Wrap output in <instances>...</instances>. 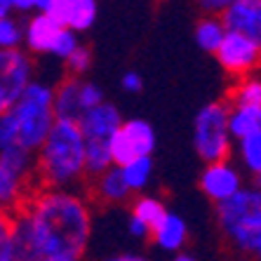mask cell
Returning a JSON list of instances; mask_svg holds the SVG:
<instances>
[{
  "label": "cell",
  "mask_w": 261,
  "mask_h": 261,
  "mask_svg": "<svg viewBox=\"0 0 261 261\" xmlns=\"http://www.w3.org/2000/svg\"><path fill=\"white\" fill-rule=\"evenodd\" d=\"M127 233L134 238V240H146V238H151V226H146L144 221H139L137 217H129L127 219Z\"/></svg>",
  "instance_id": "f546056e"
},
{
  "label": "cell",
  "mask_w": 261,
  "mask_h": 261,
  "mask_svg": "<svg viewBox=\"0 0 261 261\" xmlns=\"http://www.w3.org/2000/svg\"><path fill=\"white\" fill-rule=\"evenodd\" d=\"M10 219L21 261L83 256L92 238V205L80 189H40Z\"/></svg>",
  "instance_id": "6da1fadb"
},
{
  "label": "cell",
  "mask_w": 261,
  "mask_h": 261,
  "mask_svg": "<svg viewBox=\"0 0 261 261\" xmlns=\"http://www.w3.org/2000/svg\"><path fill=\"white\" fill-rule=\"evenodd\" d=\"M122 116L118 106H113L111 101H103L101 106L87 111L85 116L78 120L80 129L85 134V141H109L116 137V132L122 127Z\"/></svg>",
  "instance_id": "5bb4252c"
},
{
  "label": "cell",
  "mask_w": 261,
  "mask_h": 261,
  "mask_svg": "<svg viewBox=\"0 0 261 261\" xmlns=\"http://www.w3.org/2000/svg\"><path fill=\"white\" fill-rule=\"evenodd\" d=\"M106 101L103 90L87 78H75V75H66V78L57 83V94H55V111L59 120H73L78 122L87 111L97 109Z\"/></svg>",
  "instance_id": "ba28073f"
},
{
  "label": "cell",
  "mask_w": 261,
  "mask_h": 261,
  "mask_svg": "<svg viewBox=\"0 0 261 261\" xmlns=\"http://www.w3.org/2000/svg\"><path fill=\"white\" fill-rule=\"evenodd\" d=\"M55 94L57 85L38 78L12 109L3 111L14 125L17 144L24 146L26 151L38 153L47 141L49 132L55 129L59 120L55 111Z\"/></svg>",
  "instance_id": "277c9868"
},
{
  "label": "cell",
  "mask_w": 261,
  "mask_h": 261,
  "mask_svg": "<svg viewBox=\"0 0 261 261\" xmlns=\"http://www.w3.org/2000/svg\"><path fill=\"white\" fill-rule=\"evenodd\" d=\"M24 24L17 17L0 19V49H21L24 47Z\"/></svg>",
  "instance_id": "cb8c5ba5"
},
{
  "label": "cell",
  "mask_w": 261,
  "mask_h": 261,
  "mask_svg": "<svg viewBox=\"0 0 261 261\" xmlns=\"http://www.w3.org/2000/svg\"><path fill=\"white\" fill-rule=\"evenodd\" d=\"M238 3H243V0H198V7L210 17H224Z\"/></svg>",
  "instance_id": "83f0119b"
},
{
  "label": "cell",
  "mask_w": 261,
  "mask_h": 261,
  "mask_svg": "<svg viewBox=\"0 0 261 261\" xmlns=\"http://www.w3.org/2000/svg\"><path fill=\"white\" fill-rule=\"evenodd\" d=\"M219 231L238 254L261 261V189L247 184L231 200L214 205Z\"/></svg>",
  "instance_id": "3957f363"
},
{
  "label": "cell",
  "mask_w": 261,
  "mask_h": 261,
  "mask_svg": "<svg viewBox=\"0 0 261 261\" xmlns=\"http://www.w3.org/2000/svg\"><path fill=\"white\" fill-rule=\"evenodd\" d=\"M193 148L205 165L231 160L236 139L231 134V103L210 101L198 109L193 120Z\"/></svg>",
  "instance_id": "8992f818"
},
{
  "label": "cell",
  "mask_w": 261,
  "mask_h": 261,
  "mask_svg": "<svg viewBox=\"0 0 261 261\" xmlns=\"http://www.w3.org/2000/svg\"><path fill=\"white\" fill-rule=\"evenodd\" d=\"M43 14L52 17L55 21H59L61 26H66L75 33H83L94 26L99 17V5L97 0H55L47 12Z\"/></svg>",
  "instance_id": "4fadbf2b"
},
{
  "label": "cell",
  "mask_w": 261,
  "mask_h": 261,
  "mask_svg": "<svg viewBox=\"0 0 261 261\" xmlns=\"http://www.w3.org/2000/svg\"><path fill=\"white\" fill-rule=\"evenodd\" d=\"M151 240L160 252H167L172 256L184 252L186 243H189V224H186V219L174 212H167V217L153 228Z\"/></svg>",
  "instance_id": "e0dca14e"
},
{
  "label": "cell",
  "mask_w": 261,
  "mask_h": 261,
  "mask_svg": "<svg viewBox=\"0 0 261 261\" xmlns=\"http://www.w3.org/2000/svg\"><path fill=\"white\" fill-rule=\"evenodd\" d=\"M226 36H228V29H226L224 19L221 17H210L205 14L202 19H198L193 31V38H195V45L207 52V55H217L219 47L224 45Z\"/></svg>",
  "instance_id": "d6986e66"
},
{
  "label": "cell",
  "mask_w": 261,
  "mask_h": 261,
  "mask_svg": "<svg viewBox=\"0 0 261 261\" xmlns=\"http://www.w3.org/2000/svg\"><path fill=\"white\" fill-rule=\"evenodd\" d=\"M99 261H153V259L141 254V252H116V254L101 256Z\"/></svg>",
  "instance_id": "4dcf8cb0"
},
{
  "label": "cell",
  "mask_w": 261,
  "mask_h": 261,
  "mask_svg": "<svg viewBox=\"0 0 261 261\" xmlns=\"http://www.w3.org/2000/svg\"><path fill=\"white\" fill-rule=\"evenodd\" d=\"M238 165L245 172L252 186L261 189V132L249 134L245 139L236 141V153Z\"/></svg>",
  "instance_id": "ac0fdd59"
},
{
  "label": "cell",
  "mask_w": 261,
  "mask_h": 261,
  "mask_svg": "<svg viewBox=\"0 0 261 261\" xmlns=\"http://www.w3.org/2000/svg\"><path fill=\"white\" fill-rule=\"evenodd\" d=\"M64 29L66 26H61L52 17H47L43 12H36L33 17H29L24 21V31H26L24 49L31 52L33 57H52Z\"/></svg>",
  "instance_id": "7c38bea8"
},
{
  "label": "cell",
  "mask_w": 261,
  "mask_h": 261,
  "mask_svg": "<svg viewBox=\"0 0 261 261\" xmlns=\"http://www.w3.org/2000/svg\"><path fill=\"white\" fill-rule=\"evenodd\" d=\"M172 261H200V259H198L195 254H191V252H186V249H184V252H179V254L172 256Z\"/></svg>",
  "instance_id": "1f68e13d"
},
{
  "label": "cell",
  "mask_w": 261,
  "mask_h": 261,
  "mask_svg": "<svg viewBox=\"0 0 261 261\" xmlns=\"http://www.w3.org/2000/svg\"><path fill=\"white\" fill-rule=\"evenodd\" d=\"M90 195L92 200L99 202V205L118 207V205H125L132 198V191H129L120 167H111L109 172H103V174L92 179Z\"/></svg>",
  "instance_id": "2e32d148"
},
{
  "label": "cell",
  "mask_w": 261,
  "mask_h": 261,
  "mask_svg": "<svg viewBox=\"0 0 261 261\" xmlns=\"http://www.w3.org/2000/svg\"><path fill=\"white\" fill-rule=\"evenodd\" d=\"M111 151H113V163L116 167L132 163L137 158L153 155L155 151V129L144 118H129L122 122V127L111 139Z\"/></svg>",
  "instance_id": "9c48e42d"
},
{
  "label": "cell",
  "mask_w": 261,
  "mask_h": 261,
  "mask_svg": "<svg viewBox=\"0 0 261 261\" xmlns=\"http://www.w3.org/2000/svg\"><path fill=\"white\" fill-rule=\"evenodd\" d=\"M214 57H217L219 66L224 68L233 80L252 75L261 68V45H256L254 40H249L245 36L231 33V31H228L224 45L219 47V52Z\"/></svg>",
  "instance_id": "8fae6325"
},
{
  "label": "cell",
  "mask_w": 261,
  "mask_h": 261,
  "mask_svg": "<svg viewBox=\"0 0 261 261\" xmlns=\"http://www.w3.org/2000/svg\"><path fill=\"white\" fill-rule=\"evenodd\" d=\"M14 12L19 14L38 12V0H0V19L12 17Z\"/></svg>",
  "instance_id": "4316f807"
},
{
  "label": "cell",
  "mask_w": 261,
  "mask_h": 261,
  "mask_svg": "<svg viewBox=\"0 0 261 261\" xmlns=\"http://www.w3.org/2000/svg\"><path fill=\"white\" fill-rule=\"evenodd\" d=\"M231 106H261V73H252L245 78H238L228 90Z\"/></svg>",
  "instance_id": "44dd1931"
},
{
  "label": "cell",
  "mask_w": 261,
  "mask_h": 261,
  "mask_svg": "<svg viewBox=\"0 0 261 261\" xmlns=\"http://www.w3.org/2000/svg\"><path fill=\"white\" fill-rule=\"evenodd\" d=\"M38 158L17 141H0V205L3 214H14L36 193Z\"/></svg>",
  "instance_id": "5b68a950"
},
{
  "label": "cell",
  "mask_w": 261,
  "mask_h": 261,
  "mask_svg": "<svg viewBox=\"0 0 261 261\" xmlns=\"http://www.w3.org/2000/svg\"><path fill=\"white\" fill-rule=\"evenodd\" d=\"M43 261H83L80 256H55V259H43Z\"/></svg>",
  "instance_id": "d6a6232c"
},
{
  "label": "cell",
  "mask_w": 261,
  "mask_h": 261,
  "mask_svg": "<svg viewBox=\"0 0 261 261\" xmlns=\"http://www.w3.org/2000/svg\"><path fill=\"white\" fill-rule=\"evenodd\" d=\"M198 184H200V191L207 200L221 205L240 193L249 181L245 172L240 170V165L231 163V160H219V163H210L202 167Z\"/></svg>",
  "instance_id": "30bf717a"
},
{
  "label": "cell",
  "mask_w": 261,
  "mask_h": 261,
  "mask_svg": "<svg viewBox=\"0 0 261 261\" xmlns=\"http://www.w3.org/2000/svg\"><path fill=\"white\" fill-rule=\"evenodd\" d=\"M261 132V106H231V134L240 141Z\"/></svg>",
  "instance_id": "7402d4cb"
},
{
  "label": "cell",
  "mask_w": 261,
  "mask_h": 261,
  "mask_svg": "<svg viewBox=\"0 0 261 261\" xmlns=\"http://www.w3.org/2000/svg\"><path fill=\"white\" fill-rule=\"evenodd\" d=\"M90 68H92V52H90V47L80 45L78 52L66 61V71H68V75L85 78V73H90Z\"/></svg>",
  "instance_id": "484cf974"
},
{
  "label": "cell",
  "mask_w": 261,
  "mask_h": 261,
  "mask_svg": "<svg viewBox=\"0 0 261 261\" xmlns=\"http://www.w3.org/2000/svg\"><path fill=\"white\" fill-rule=\"evenodd\" d=\"M167 212H170V210H167L163 198L151 195V193H141L129 202V217H137L139 221H144L146 226H151V231L167 217Z\"/></svg>",
  "instance_id": "ffe728a7"
},
{
  "label": "cell",
  "mask_w": 261,
  "mask_h": 261,
  "mask_svg": "<svg viewBox=\"0 0 261 261\" xmlns=\"http://www.w3.org/2000/svg\"><path fill=\"white\" fill-rule=\"evenodd\" d=\"M122 176H125V181H127L129 191L137 195L146 193L148 189V184L153 179V155H146V158H137L132 163L122 165Z\"/></svg>",
  "instance_id": "603a6c76"
},
{
  "label": "cell",
  "mask_w": 261,
  "mask_h": 261,
  "mask_svg": "<svg viewBox=\"0 0 261 261\" xmlns=\"http://www.w3.org/2000/svg\"><path fill=\"white\" fill-rule=\"evenodd\" d=\"M221 19L231 33L245 36L261 45V0H243L233 5Z\"/></svg>",
  "instance_id": "9a60e30c"
},
{
  "label": "cell",
  "mask_w": 261,
  "mask_h": 261,
  "mask_svg": "<svg viewBox=\"0 0 261 261\" xmlns=\"http://www.w3.org/2000/svg\"><path fill=\"white\" fill-rule=\"evenodd\" d=\"M36 59L21 49H0V111L12 109L36 83Z\"/></svg>",
  "instance_id": "52a82bcc"
},
{
  "label": "cell",
  "mask_w": 261,
  "mask_h": 261,
  "mask_svg": "<svg viewBox=\"0 0 261 261\" xmlns=\"http://www.w3.org/2000/svg\"><path fill=\"white\" fill-rule=\"evenodd\" d=\"M0 261H21L12 228H10V219L5 214H3V224H0Z\"/></svg>",
  "instance_id": "d4e9b609"
},
{
  "label": "cell",
  "mask_w": 261,
  "mask_h": 261,
  "mask_svg": "<svg viewBox=\"0 0 261 261\" xmlns=\"http://www.w3.org/2000/svg\"><path fill=\"white\" fill-rule=\"evenodd\" d=\"M38 158V186L80 189L87 176V141L78 122L57 120Z\"/></svg>",
  "instance_id": "7a4b0ae2"
},
{
  "label": "cell",
  "mask_w": 261,
  "mask_h": 261,
  "mask_svg": "<svg viewBox=\"0 0 261 261\" xmlns=\"http://www.w3.org/2000/svg\"><path fill=\"white\" fill-rule=\"evenodd\" d=\"M120 87L125 92H129V94H139V92L144 90V78H141L137 71H127L120 78Z\"/></svg>",
  "instance_id": "f1b7e54d"
}]
</instances>
